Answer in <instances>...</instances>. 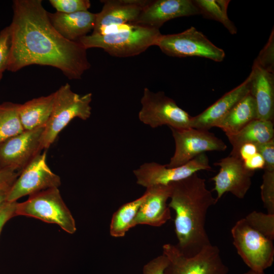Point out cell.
I'll return each mask as SVG.
<instances>
[{"label":"cell","instance_id":"obj_1","mask_svg":"<svg viewBox=\"0 0 274 274\" xmlns=\"http://www.w3.org/2000/svg\"><path fill=\"white\" fill-rule=\"evenodd\" d=\"M13 11L7 70L15 72L32 64L48 65L60 70L70 80L81 79L91 66L87 49L56 31L42 0H15Z\"/></svg>","mask_w":274,"mask_h":274},{"label":"cell","instance_id":"obj_2","mask_svg":"<svg viewBox=\"0 0 274 274\" xmlns=\"http://www.w3.org/2000/svg\"><path fill=\"white\" fill-rule=\"evenodd\" d=\"M170 184L168 206L176 213V246L184 255L192 256L211 244L205 224L209 209L217 201L197 173Z\"/></svg>","mask_w":274,"mask_h":274},{"label":"cell","instance_id":"obj_3","mask_svg":"<svg viewBox=\"0 0 274 274\" xmlns=\"http://www.w3.org/2000/svg\"><path fill=\"white\" fill-rule=\"evenodd\" d=\"M159 29L135 24L115 27L103 34L86 35L78 41L86 49L100 48L110 55L126 57L138 55L156 43Z\"/></svg>","mask_w":274,"mask_h":274},{"label":"cell","instance_id":"obj_4","mask_svg":"<svg viewBox=\"0 0 274 274\" xmlns=\"http://www.w3.org/2000/svg\"><path fill=\"white\" fill-rule=\"evenodd\" d=\"M55 93L52 112L42 135L43 150L50 147L60 131L73 119L86 120L91 114V93L78 94L72 91L70 84L66 83Z\"/></svg>","mask_w":274,"mask_h":274},{"label":"cell","instance_id":"obj_5","mask_svg":"<svg viewBox=\"0 0 274 274\" xmlns=\"http://www.w3.org/2000/svg\"><path fill=\"white\" fill-rule=\"evenodd\" d=\"M15 215L57 224L70 234L77 230L75 220L63 200L58 188L43 190L29 196L23 202H17Z\"/></svg>","mask_w":274,"mask_h":274},{"label":"cell","instance_id":"obj_6","mask_svg":"<svg viewBox=\"0 0 274 274\" xmlns=\"http://www.w3.org/2000/svg\"><path fill=\"white\" fill-rule=\"evenodd\" d=\"M231 233L238 254L250 269L263 272L272 265L273 241L251 227L245 218L235 223Z\"/></svg>","mask_w":274,"mask_h":274},{"label":"cell","instance_id":"obj_7","mask_svg":"<svg viewBox=\"0 0 274 274\" xmlns=\"http://www.w3.org/2000/svg\"><path fill=\"white\" fill-rule=\"evenodd\" d=\"M162 250L168 260L163 274H228L229 272L219 248L212 244L192 256L184 255L176 245L171 244H164Z\"/></svg>","mask_w":274,"mask_h":274},{"label":"cell","instance_id":"obj_8","mask_svg":"<svg viewBox=\"0 0 274 274\" xmlns=\"http://www.w3.org/2000/svg\"><path fill=\"white\" fill-rule=\"evenodd\" d=\"M141 103L139 119L153 128L163 125L176 129L191 127L192 116L163 91L153 92L145 87Z\"/></svg>","mask_w":274,"mask_h":274},{"label":"cell","instance_id":"obj_9","mask_svg":"<svg viewBox=\"0 0 274 274\" xmlns=\"http://www.w3.org/2000/svg\"><path fill=\"white\" fill-rule=\"evenodd\" d=\"M155 46L164 54L173 57L196 56L221 62L225 56L223 49L193 26L180 33L161 35Z\"/></svg>","mask_w":274,"mask_h":274},{"label":"cell","instance_id":"obj_10","mask_svg":"<svg viewBox=\"0 0 274 274\" xmlns=\"http://www.w3.org/2000/svg\"><path fill=\"white\" fill-rule=\"evenodd\" d=\"M175 143V150L167 167L184 165L208 151H223L227 148L224 142L209 130L194 128L170 127Z\"/></svg>","mask_w":274,"mask_h":274},{"label":"cell","instance_id":"obj_11","mask_svg":"<svg viewBox=\"0 0 274 274\" xmlns=\"http://www.w3.org/2000/svg\"><path fill=\"white\" fill-rule=\"evenodd\" d=\"M46 157V151L41 153L24 168L10 188L6 201H16L22 197L60 186V178L49 168Z\"/></svg>","mask_w":274,"mask_h":274},{"label":"cell","instance_id":"obj_12","mask_svg":"<svg viewBox=\"0 0 274 274\" xmlns=\"http://www.w3.org/2000/svg\"><path fill=\"white\" fill-rule=\"evenodd\" d=\"M45 127L24 131L0 143V170L12 169L20 173L40 154Z\"/></svg>","mask_w":274,"mask_h":274},{"label":"cell","instance_id":"obj_13","mask_svg":"<svg viewBox=\"0 0 274 274\" xmlns=\"http://www.w3.org/2000/svg\"><path fill=\"white\" fill-rule=\"evenodd\" d=\"M202 170H212L206 153L201 154L179 166L167 167L165 165L155 162H146L133 172L136 183L147 188L158 185H167L186 179Z\"/></svg>","mask_w":274,"mask_h":274},{"label":"cell","instance_id":"obj_14","mask_svg":"<svg viewBox=\"0 0 274 274\" xmlns=\"http://www.w3.org/2000/svg\"><path fill=\"white\" fill-rule=\"evenodd\" d=\"M214 165L220 167L218 174L211 179L214 182L213 190L217 193V202L226 192H230L239 199L244 198L252 185L255 172L247 169L239 158L230 155Z\"/></svg>","mask_w":274,"mask_h":274},{"label":"cell","instance_id":"obj_15","mask_svg":"<svg viewBox=\"0 0 274 274\" xmlns=\"http://www.w3.org/2000/svg\"><path fill=\"white\" fill-rule=\"evenodd\" d=\"M101 11L96 14L92 34L104 33L114 27L133 24L144 8L149 3L148 0H107Z\"/></svg>","mask_w":274,"mask_h":274},{"label":"cell","instance_id":"obj_16","mask_svg":"<svg viewBox=\"0 0 274 274\" xmlns=\"http://www.w3.org/2000/svg\"><path fill=\"white\" fill-rule=\"evenodd\" d=\"M196 15L200 11L192 0L150 1L133 24L159 29L171 19Z\"/></svg>","mask_w":274,"mask_h":274},{"label":"cell","instance_id":"obj_17","mask_svg":"<svg viewBox=\"0 0 274 274\" xmlns=\"http://www.w3.org/2000/svg\"><path fill=\"white\" fill-rule=\"evenodd\" d=\"M145 192L147 196L134 219L133 226L143 224L161 226L171 219L167 201L171 195L172 185L152 186L147 188Z\"/></svg>","mask_w":274,"mask_h":274},{"label":"cell","instance_id":"obj_18","mask_svg":"<svg viewBox=\"0 0 274 274\" xmlns=\"http://www.w3.org/2000/svg\"><path fill=\"white\" fill-rule=\"evenodd\" d=\"M249 94L255 101L258 119L271 121L274 119V74L253 64Z\"/></svg>","mask_w":274,"mask_h":274},{"label":"cell","instance_id":"obj_19","mask_svg":"<svg viewBox=\"0 0 274 274\" xmlns=\"http://www.w3.org/2000/svg\"><path fill=\"white\" fill-rule=\"evenodd\" d=\"M251 76L240 85L226 93L199 114L192 116L190 126L209 130L249 93Z\"/></svg>","mask_w":274,"mask_h":274},{"label":"cell","instance_id":"obj_20","mask_svg":"<svg viewBox=\"0 0 274 274\" xmlns=\"http://www.w3.org/2000/svg\"><path fill=\"white\" fill-rule=\"evenodd\" d=\"M53 27L65 39L78 42L93 29L96 14L88 11L72 13L56 12L48 13Z\"/></svg>","mask_w":274,"mask_h":274},{"label":"cell","instance_id":"obj_21","mask_svg":"<svg viewBox=\"0 0 274 274\" xmlns=\"http://www.w3.org/2000/svg\"><path fill=\"white\" fill-rule=\"evenodd\" d=\"M55 92L19 104V114L25 131L45 126L52 112Z\"/></svg>","mask_w":274,"mask_h":274},{"label":"cell","instance_id":"obj_22","mask_svg":"<svg viewBox=\"0 0 274 274\" xmlns=\"http://www.w3.org/2000/svg\"><path fill=\"white\" fill-rule=\"evenodd\" d=\"M226 136L232 147L229 155L238 158L239 149L243 145L258 144L274 139L273 122L256 119L237 133Z\"/></svg>","mask_w":274,"mask_h":274},{"label":"cell","instance_id":"obj_23","mask_svg":"<svg viewBox=\"0 0 274 274\" xmlns=\"http://www.w3.org/2000/svg\"><path fill=\"white\" fill-rule=\"evenodd\" d=\"M256 107L249 93L217 122L214 127L221 129L226 135L234 134L257 118Z\"/></svg>","mask_w":274,"mask_h":274},{"label":"cell","instance_id":"obj_24","mask_svg":"<svg viewBox=\"0 0 274 274\" xmlns=\"http://www.w3.org/2000/svg\"><path fill=\"white\" fill-rule=\"evenodd\" d=\"M146 196L145 192L139 198L121 206L113 214L110 225V233L112 236L123 237L134 227V219Z\"/></svg>","mask_w":274,"mask_h":274},{"label":"cell","instance_id":"obj_25","mask_svg":"<svg viewBox=\"0 0 274 274\" xmlns=\"http://www.w3.org/2000/svg\"><path fill=\"white\" fill-rule=\"evenodd\" d=\"M200 14L208 19L218 21L232 35L237 33V28L227 15L228 6L230 2L227 0H195Z\"/></svg>","mask_w":274,"mask_h":274},{"label":"cell","instance_id":"obj_26","mask_svg":"<svg viewBox=\"0 0 274 274\" xmlns=\"http://www.w3.org/2000/svg\"><path fill=\"white\" fill-rule=\"evenodd\" d=\"M19 107V104L10 102L0 105V143L25 131L20 119Z\"/></svg>","mask_w":274,"mask_h":274},{"label":"cell","instance_id":"obj_27","mask_svg":"<svg viewBox=\"0 0 274 274\" xmlns=\"http://www.w3.org/2000/svg\"><path fill=\"white\" fill-rule=\"evenodd\" d=\"M247 223L266 238L274 239V214L254 211L244 218Z\"/></svg>","mask_w":274,"mask_h":274},{"label":"cell","instance_id":"obj_28","mask_svg":"<svg viewBox=\"0 0 274 274\" xmlns=\"http://www.w3.org/2000/svg\"><path fill=\"white\" fill-rule=\"evenodd\" d=\"M260 189L264 207L268 214H274V172L264 170Z\"/></svg>","mask_w":274,"mask_h":274},{"label":"cell","instance_id":"obj_29","mask_svg":"<svg viewBox=\"0 0 274 274\" xmlns=\"http://www.w3.org/2000/svg\"><path fill=\"white\" fill-rule=\"evenodd\" d=\"M253 64L274 73V30L272 29L268 40L255 60Z\"/></svg>","mask_w":274,"mask_h":274},{"label":"cell","instance_id":"obj_30","mask_svg":"<svg viewBox=\"0 0 274 274\" xmlns=\"http://www.w3.org/2000/svg\"><path fill=\"white\" fill-rule=\"evenodd\" d=\"M49 2L56 12L67 14L88 11L91 6L88 0H50Z\"/></svg>","mask_w":274,"mask_h":274},{"label":"cell","instance_id":"obj_31","mask_svg":"<svg viewBox=\"0 0 274 274\" xmlns=\"http://www.w3.org/2000/svg\"><path fill=\"white\" fill-rule=\"evenodd\" d=\"M11 33L10 26L0 31V75L7 69L11 50Z\"/></svg>","mask_w":274,"mask_h":274},{"label":"cell","instance_id":"obj_32","mask_svg":"<svg viewBox=\"0 0 274 274\" xmlns=\"http://www.w3.org/2000/svg\"><path fill=\"white\" fill-rule=\"evenodd\" d=\"M257 151L264 159V170L274 172V139L261 144H256Z\"/></svg>","mask_w":274,"mask_h":274},{"label":"cell","instance_id":"obj_33","mask_svg":"<svg viewBox=\"0 0 274 274\" xmlns=\"http://www.w3.org/2000/svg\"><path fill=\"white\" fill-rule=\"evenodd\" d=\"M168 263V258L162 254L152 259L144 265L143 274H163Z\"/></svg>","mask_w":274,"mask_h":274},{"label":"cell","instance_id":"obj_34","mask_svg":"<svg viewBox=\"0 0 274 274\" xmlns=\"http://www.w3.org/2000/svg\"><path fill=\"white\" fill-rule=\"evenodd\" d=\"M17 201H5L0 206V234L5 224L12 218L16 216Z\"/></svg>","mask_w":274,"mask_h":274},{"label":"cell","instance_id":"obj_35","mask_svg":"<svg viewBox=\"0 0 274 274\" xmlns=\"http://www.w3.org/2000/svg\"><path fill=\"white\" fill-rule=\"evenodd\" d=\"M19 174L12 169L0 170V191L10 189Z\"/></svg>","mask_w":274,"mask_h":274},{"label":"cell","instance_id":"obj_36","mask_svg":"<svg viewBox=\"0 0 274 274\" xmlns=\"http://www.w3.org/2000/svg\"><path fill=\"white\" fill-rule=\"evenodd\" d=\"M243 162L247 169L254 172L256 170L263 169L265 165L263 158L258 153L243 161Z\"/></svg>","mask_w":274,"mask_h":274},{"label":"cell","instance_id":"obj_37","mask_svg":"<svg viewBox=\"0 0 274 274\" xmlns=\"http://www.w3.org/2000/svg\"><path fill=\"white\" fill-rule=\"evenodd\" d=\"M258 153L256 144L253 143H246L239 149L238 158L242 161L248 159Z\"/></svg>","mask_w":274,"mask_h":274},{"label":"cell","instance_id":"obj_38","mask_svg":"<svg viewBox=\"0 0 274 274\" xmlns=\"http://www.w3.org/2000/svg\"><path fill=\"white\" fill-rule=\"evenodd\" d=\"M9 190V189L0 191V206L6 201Z\"/></svg>","mask_w":274,"mask_h":274},{"label":"cell","instance_id":"obj_39","mask_svg":"<svg viewBox=\"0 0 274 274\" xmlns=\"http://www.w3.org/2000/svg\"><path fill=\"white\" fill-rule=\"evenodd\" d=\"M242 274H265V273L264 272V271L260 272V271H254V270L250 269L248 271L245 272L244 273H242Z\"/></svg>","mask_w":274,"mask_h":274},{"label":"cell","instance_id":"obj_40","mask_svg":"<svg viewBox=\"0 0 274 274\" xmlns=\"http://www.w3.org/2000/svg\"><path fill=\"white\" fill-rule=\"evenodd\" d=\"M3 76V74L0 75V80H1Z\"/></svg>","mask_w":274,"mask_h":274}]
</instances>
